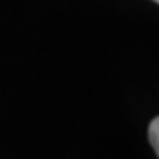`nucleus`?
<instances>
[{
	"mask_svg": "<svg viewBox=\"0 0 159 159\" xmlns=\"http://www.w3.org/2000/svg\"><path fill=\"white\" fill-rule=\"evenodd\" d=\"M148 136H150V144L153 148V152L159 157V117H155L150 123V130H148Z\"/></svg>",
	"mask_w": 159,
	"mask_h": 159,
	"instance_id": "nucleus-1",
	"label": "nucleus"
},
{
	"mask_svg": "<svg viewBox=\"0 0 159 159\" xmlns=\"http://www.w3.org/2000/svg\"><path fill=\"white\" fill-rule=\"evenodd\" d=\"M153 2H157V4H159V0H153Z\"/></svg>",
	"mask_w": 159,
	"mask_h": 159,
	"instance_id": "nucleus-2",
	"label": "nucleus"
}]
</instances>
